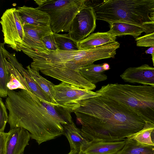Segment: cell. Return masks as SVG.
Returning a JSON list of instances; mask_svg holds the SVG:
<instances>
[{"instance_id":"6da1fadb","label":"cell","mask_w":154,"mask_h":154,"mask_svg":"<svg viewBox=\"0 0 154 154\" xmlns=\"http://www.w3.org/2000/svg\"><path fill=\"white\" fill-rule=\"evenodd\" d=\"M5 104L10 130L24 128L38 145L63 134V125L72 121L69 110L24 89L9 90Z\"/></svg>"},{"instance_id":"7a4b0ae2","label":"cell","mask_w":154,"mask_h":154,"mask_svg":"<svg viewBox=\"0 0 154 154\" xmlns=\"http://www.w3.org/2000/svg\"><path fill=\"white\" fill-rule=\"evenodd\" d=\"M74 112L82 131L92 143L125 140L145 124L128 106L101 95L84 100Z\"/></svg>"},{"instance_id":"3957f363","label":"cell","mask_w":154,"mask_h":154,"mask_svg":"<svg viewBox=\"0 0 154 154\" xmlns=\"http://www.w3.org/2000/svg\"><path fill=\"white\" fill-rule=\"evenodd\" d=\"M120 45L116 41L88 50L48 51L46 58L57 67L64 79L77 85H88L90 82L82 76L79 70L93 64L96 61L114 58Z\"/></svg>"},{"instance_id":"277c9868","label":"cell","mask_w":154,"mask_h":154,"mask_svg":"<svg viewBox=\"0 0 154 154\" xmlns=\"http://www.w3.org/2000/svg\"><path fill=\"white\" fill-rule=\"evenodd\" d=\"M96 92L128 106L145 122L154 123V87L108 84Z\"/></svg>"},{"instance_id":"5b68a950","label":"cell","mask_w":154,"mask_h":154,"mask_svg":"<svg viewBox=\"0 0 154 154\" xmlns=\"http://www.w3.org/2000/svg\"><path fill=\"white\" fill-rule=\"evenodd\" d=\"M37 8L47 13L50 18V27L54 33L69 32L72 21L87 5L86 0H36Z\"/></svg>"},{"instance_id":"8992f818","label":"cell","mask_w":154,"mask_h":154,"mask_svg":"<svg viewBox=\"0 0 154 154\" xmlns=\"http://www.w3.org/2000/svg\"><path fill=\"white\" fill-rule=\"evenodd\" d=\"M100 95L92 90L64 82L54 85L53 89V97L56 103L72 112L80 107L84 100Z\"/></svg>"},{"instance_id":"52a82bcc","label":"cell","mask_w":154,"mask_h":154,"mask_svg":"<svg viewBox=\"0 0 154 154\" xmlns=\"http://www.w3.org/2000/svg\"><path fill=\"white\" fill-rule=\"evenodd\" d=\"M4 36V43L15 50L18 44L23 40V25L17 9H7L3 13L0 21Z\"/></svg>"},{"instance_id":"ba28073f","label":"cell","mask_w":154,"mask_h":154,"mask_svg":"<svg viewBox=\"0 0 154 154\" xmlns=\"http://www.w3.org/2000/svg\"><path fill=\"white\" fill-rule=\"evenodd\" d=\"M96 20L93 7L87 5L75 17L68 33L78 43L94 31L96 27Z\"/></svg>"},{"instance_id":"9c48e42d","label":"cell","mask_w":154,"mask_h":154,"mask_svg":"<svg viewBox=\"0 0 154 154\" xmlns=\"http://www.w3.org/2000/svg\"><path fill=\"white\" fill-rule=\"evenodd\" d=\"M24 36L21 43L18 44L15 50L25 48L43 52L47 51L42 41L44 37L53 33L48 26H36L29 24L23 25Z\"/></svg>"},{"instance_id":"30bf717a","label":"cell","mask_w":154,"mask_h":154,"mask_svg":"<svg viewBox=\"0 0 154 154\" xmlns=\"http://www.w3.org/2000/svg\"><path fill=\"white\" fill-rule=\"evenodd\" d=\"M120 76L125 82L154 87V67L147 64L129 67Z\"/></svg>"},{"instance_id":"8fae6325","label":"cell","mask_w":154,"mask_h":154,"mask_svg":"<svg viewBox=\"0 0 154 154\" xmlns=\"http://www.w3.org/2000/svg\"><path fill=\"white\" fill-rule=\"evenodd\" d=\"M63 127V135L66 137L69 143L70 152L76 154L83 153L92 143L73 122L64 125Z\"/></svg>"},{"instance_id":"7c38bea8","label":"cell","mask_w":154,"mask_h":154,"mask_svg":"<svg viewBox=\"0 0 154 154\" xmlns=\"http://www.w3.org/2000/svg\"><path fill=\"white\" fill-rule=\"evenodd\" d=\"M31 138L29 132L23 128H15L8 132L6 154H23Z\"/></svg>"},{"instance_id":"4fadbf2b","label":"cell","mask_w":154,"mask_h":154,"mask_svg":"<svg viewBox=\"0 0 154 154\" xmlns=\"http://www.w3.org/2000/svg\"><path fill=\"white\" fill-rule=\"evenodd\" d=\"M108 23L110 29L107 32L116 37L129 35L136 38L143 32L147 34L154 32V25L147 24L145 26H141L122 22Z\"/></svg>"},{"instance_id":"5bb4252c","label":"cell","mask_w":154,"mask_h":154,"mask_svg":"<svg viewBox=\"0 0 154 154\" xmlns=\"http://www.w3.org/2000/svg\"><path fill=\"white\" fill-rule=\"evenodd\" d=\"M20 16L23 25L29 24L36 26H48L50 18L46 12L37 8L23 5L17 9Z\"/></svg>"},{"instance_id":"9a60e30c","label":"cell","mask_w":154,"mask_h":154,"mask_svg":"<svg viewBox=\"0 0 154 154\" xmlns=\"http://www.w3.org/2000/svg\"><path fill=\"white\" fill-rule=\"evenodd\" d=\"M116 37L106 32H97L78 42L79 50L94 49L116 42Z\"/></svg>"},{"instance_id":"2e32d148","label":"cell","mask_w":154,"mask_h":154,"mask_svg":"<svg viewBox=\"0 0 154 154\" xmlns=\"http://www.w3.org/2000/svg\"><path fill=\"white\" fill-rule=\"evenodd\" d=\"M125 140L116 142L92 143L83 152L84 154H116L123 147Z\"/></svg>"},{"instance_id":"e0dca14e","label":"cell","mask_w":154,"mask_h":154,"mask_svg":"<svg viewBox=\"0 0 154 154\" xmlns=\"http://www.w3.org/2000/svg\"><path fill=\"white\" fill-rule=\"evenodd\" d=\"M8 61L20 73L27 82L31 91L40 98L51 102L49 97L29 74L28 70L25 69L18 61L15 56L11 57Z\"/></svg>"},{"instance_id":"ac0fdd59","label":"cell","mask_w":154,"mask_h":154,"mask_svg":"<svg viewBox=\"0 0 154 154\" xmlns=\"http://www.w3.org/2000/svg\"><path fill=\"white\" fill-rule=\"evenodd\" d=\"M105 71L103 64L93 63L82 67L79 70L80 73L83 77L94 84L107 79V75L104 73Z\"/></svg>"},{"instance_id":"d6986e66","label":"cell","mask_w":154,"mask_h":154,"mask_svg":"<svg viewBox=\"0 0 154 154\" xmlns=\"http://www.w3.org/2000/svg\"><path fill=\"white\" fill-rule=\"evenodd\" d=\"M123 147L116 154H154V145L127 138Z\"/></svg>"},{"instance_id":"ffe728a7","label":"cell","mask_w":154,"mask_h":154,"mask_svg":"<svg viewBox=\"0 0 154 154\" xmlns=\"http://www.w3.org/2000/svg\"><path fill=\"white\" fill-rule=\"evenodd\" d=\"M4 59L10 73L9 80L7 85L9 90L20 89L31 91L27 82L20 73L5 58H4Z\"/></svg>"},{"instance_id":"44dd1931","label":"cell","mask_w":154,"mask_h":154,"mask_svg":"<svg viewBox=\"0 0 154 154\" xmlns=\"http://www.w3.org/2000/svg\"><path fill=\"white\" fill-rule=\"evenodd\" d=\"M26 68L30 76L49 97L51 103L56 104L53 96V89L54 85L41 76L39 71L32 68L29 65Z\"/></svg>"},{"instance_id":"7402d4cb","label":"cell","mask_w":154,"mask_h":154,"mask_svg":"<svg viewBox=\"0 0 154 154\" xmlns=\"http://www.w3.org/2000/svg\"><path fill=\"white\" fill-rule=\"evenodd\" d=\"M58 50L75 51L79 50L78 43L73 40L68 33H54Z\"/></svg>"},{"instance_id":"603a6c76","label":"cell","mask_w":154,"mask_h":154,"mask_svg":"<svg viewBox=\"0 0 154 154\" xmlns=\"http://www.w3.org/2000/svg\"><path fill=\"white\" fill-rule=\"evenodd\" d=\"M9 72L5 63L2 50L0 49V97H6L9 89L7 85L9 81Z\"/></svg>"},{"instance_id":"cb8c5ba5","label":"cell","mask_w":154,"mask_h":154,"mask_svg":"<svg viewBox=\"0 0 154 154\" xmlns=\"http://www.w3.org/2000/svg\"><path fill=\"white\" fill-rule=\"evenodd\" d=\"M154 129V123L145 122V124L142 129L127 138L133 139L143 144L154 145L150 136L151 133Z\"/></svg>"},{"instance_id":"d4e9b609","label":"cell","mask_w":154,"mask_h":154,"mask_svg":"<svg viewBox=\"0 0 154 154\" xmlns=\"http://www.w3.org/2000/svg\"><path fill=\"white\" fill-rule=\"evenodd\" d=\"M0 132H4L6 125L8 122V115L6 107L1 97L0 98Z\"/></svg>"},{"instance_id":"484cf974","label":"cell","mask_w":154,"mask_h":154,"mask_svg":"<svg viewBox=\"0 0 154 154\" xmlns=\"http://www.w3.org/2000/svg\"><path fill=\"white\" fill-rule=\"evenodd\" d=\"M42 41L46 48L49 51H55L58 50L54 33L43 37Z\"/></svg>"},{"instance_id":"4316f807","label":"cell","mask_w":154,"mask_h":154,"mask_svg":"<svg viewBox=\"0 0 154 154\" xmlns=\"http://www.w3.org/2000/svg\"><path fill=\"white\" fill-rule=\"evenodd\" d=\"M135 40L137 46L147 47L149 44L154 42V32L136 38Z\"/></svg>"},{"instance_id":"83f0119b","label":"cell","mask_w":154,"mask_h":154,"mask_svg":"<svg viewBox=\"0 0 154 154\" xmlns=\"http://www.w3.org/2000/svg\"><path fill=\"white\" fill-rule=\"evenodd\" d=\"M8 132H0V154H6V144Z\"/></svg>"},{"instance_id":"f1b7e54d","label":"cell","mask_w":154,"mask_h":154,"mask_svg":"<svg viewBox=\"0 0 154 154\" xmlns=\"http://www.w3.org/2000/svg\"><path fill=\"white\" fill-rule=\"evenodd\" d=\"M150 21L145 23V24L154 25V11L150 13L149 18Z\"/></svg>"},{"instance_id":"f546056e","label":"cell","mask_w":154,"mask_h":154,"mask_svg":"<svg viewBox=\"0 0 154 154\" xmlns=\"http://www.w3.org/2000/svg\"><path fill=\"white\" fill-rule=\"evenodd\" d=\"M103 67L105 71L108 70L110 69L109 65L106 63L103 64Z\"/></svg>"},{"instance_id":"4dcf8cb0","label":"cell","mask_w":154,"mask_h":154,"mask_svg":"<svg viewBox=\"0 0 154 154\" xmlns=\"http://www.w3.org/2000/svg\"><path fill=\"white\" fill-rule=\"evenodd\" d=\"M150 136L152 142L154 145V129L152 131Z\"/></svg>"},{"instance_id":"1f68e13d","label":"cell","mask_w":154,"mask_h":154,"mask_svg":"<svg viewBox=\"0 0 154 154\" xmlns=\"http://www.w3.org/2000/svg\"><path fill=\"white\" fill-rule=\"evenodd\" d=\"M152 57V60L153 63V65L154 66V53L151 54Z\"/></svg>"},{"instance_id":"d6a6232c","label":"cell","mask_w":154,"mask_h":154,"mask_svg":"<svg viewBox=\"0 0 154 154\" xmlns=\"http://www.w3.org/2000/svg\"><path fill=\"white\" fill-rule=\"evenodd\" d=\"M68 154H74L73 153H72V152H69L68 153ZM84 154L83 153H80V154Z\"/></svg>"},{"instance_id":"836d02e7","label":"cell","mask_w":154,"mask_h":154,"mask_svg":"<svg viewBox=\"0 0 154 154\" xmlns=\"http://www.w3.org/2000/svg\"><path fill=\"white\" fill-rule=\"evenodd\" d=\"M153 9H154V8H153Z\"/></svg>"}]
</instances>
